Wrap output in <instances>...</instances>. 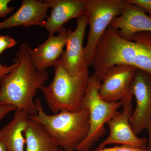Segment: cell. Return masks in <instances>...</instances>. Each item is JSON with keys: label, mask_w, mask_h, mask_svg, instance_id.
<instances>
[{"label": "cell", "mask_w": 151, "mask_h": 151, "mask_svg": "<svg viewBox=\"0 0 151 151\" xmlns=\"http://www.w3.org/2000/svg\"><path fill=\"white\" fill-rule=\"evenodd\" d=\"M8 66L6 65H2L1 63H0V70L4 69V68H5L7 67Z\"/></svg>", "instance_id": "cb8c5ba5"}, {"label": "cell", "mask_w": 151, "mask_h": 151, "mask_svg": "<svg viewBox=\"0 0 151 151\" xmlns=\"http://www.w3.org/2000/svg\"><path fill=\"white\" fill-rule=\"evenodd\" d=\"M11 0H0V18L5 17L14 10L13 6H9Z\"/></svg>", "instance_id": "d6986e66"}, {"label": "cell", "mask_w": 151, "mask_h": 151, "mask_svg": "<svg viewBox=\"0 0 151 151\" xmlns=\"http://www.w3.org/2000/svg\"><path fill=\"white\" fill-rule=\"evenodd\" d=\"M122 112L116 111L106 123L110 133L96 150H100L111 144L130 146L147 150L148 139L138 137L130 126V119L133 112L132 100L123 102Z\"/></svg>", "instance_id": "52a82bcc"}, {"label": "cell", "mask_w": 151, "mask_h": 151, "mask_svg": "<svg viewBox=\"0 0 151 151\" xmlns=\"http://www.w3.org/2000/svg\"><path fill=\"white\" fill-rule=\"evenodd\" d=\"M147 130L148 132L149 135L147 151H151V117Z\"/></svg>", "instance_id": "7402d4cb"}, {"label": "cell", "mask_w": 151, "mask_h": 151, "mask_svg": "<svg viewBox=\"0 0 151 151\" xmlns=\"http://www.w3.org/2000/svg\"><path fill=\"white\" fill-rule=\"evenodd\" d=\"M16 110V108L12 105H0V122L11 112Z\"/></svg>", "instance_id": "ffe728a7"}, {"label": "cell", "mask_w": 151, "mask_h": 151, "mask_svg": "<svg viewBox=\"0 0 151 151\" xmlns=\"http://www.w3.org/2000/svg\"><path fill=\"white\" fill-rule=\"evenodd\" d=\"M0 151H8L4 143L0 138Z\"/></svg>", "instance_id": "603a6c76"}, {"label": "cell", "mask_w": 151, "mask_h": 151, "mask_svg": "<svg viewBox=\"0 0 151 151\" xmlns=\"http://www.w3.org/2000/svg\"><path fill=\"white\" fill-rule=\"evenodd\" d=\"M17 42L10 36L0 35V55L7 49L14 46Z\"/></svg>", "instance_id": "2e32d148"}, {"label": "cell", "mask_w": 151, "mask_h": 151, "mask_svg": "<svg viewBox=\"0 0 151 151\" xmlns=\"http://www.w3.org/2000/svg\"><path fill=\"white\" fill-rule=\"evenodd\" d=\"M49 6L44 1L23 0L16 12L0 22V30L22 26L25 28L35 25L43 27L47 16Z\"/></svg>", "instance_id": "7c38bea8"}, {"label": "cell", "mask_w": 151, "mask_h": 151, "mask_svg": "<svg viewBox=\"0 0 151 151\" xmlns=\"http://www.w3.org/2000/svg\"><path fill=\"white\" fill-rule=\"evenodd\" d=\"M100 83L94 73L89 77L81 108H86L89 111L90 129L85 139L78 146L77 151L89 150L94 143L105 134V124L123 105L121 102L110 103L102 99L99 93Z\"/></svg>", "instance_id": "277c9868"}, {"label": "cell", "mask_w": 151, "mask_h": 151, "mask_svg": "<svg viewBox=\"0 0 151 151\" xmlns=\"http://www.w3.org/2000/svg\"><path fill=\"white\" fill-rule=\"evenodd\" d=\"M31 47L23 43L16 56L17 65L0 77V105H12L29 116L37 113L34 97L48 78L47 70H37L30 56Z\"/></svg>", "instance_id": "6da1fadb"}, {"label": "cell", "mask_w": 151, "mask_h": 151, "mask_svg": "<svg viewBox=\"0 0 151 151\" xmlns=\"http://www.w3.org/2000/svg\"><path fill=\"white\" fill-rule=\"evenodd\" d=\"M67 29L63 27L58 35H49L48 38L36 48L29 50L30 56L37 70H47L48 68L54 66L61 58L65 46Z\"/></svg>", "instance_id": "4fadbf2b"}, {"label": "cell", "mask_w": 151, "mask_h": 151, "mask_svg": "<svg viewBox=\"0 0 151 151\" xmlns=\"http://www.w3.org/2000/svg\"><path fill=\"white\" fill-rule=\"evenodd\" d=\"M135 70L134 67L124 64H117L108 68L99 87L101 98L110 103H123L132 100V85Z\"/></svg>", "instance_id": "8992f818"}, {"label": "cell", "mask_w": 151, "mask_h": 151, "mask_svg": "<svg viewBox=\"0 0 151 151\" xmlns=\"http://www.w3.org/2000/svg\"><path fill=\"white\" fill-rule=\"evenodd\" d=\"M62 148H61V150H60V151H62Z\"/></svg>", "instance_id": "d4e9b609"}, {"label": "cell", "mask_w": 151, "mask_h": 151, "mask_svg": "<svg viewBox=\"0 0 151 151\" xmlns=\"http://www.w3.org/2000/svg\"><path fill=\"white\" fill-rule=\"evenodd\" d=\"M24 136L25 151H60L61 150L45 127L32 119H29Z\"/></svg>", "instance_id": "9a60e30c"}, {"label": "cell", "mask_w": 151, "mask_h": 151, "mask_svg": "<svg viewBox=\"0 0 151 151\" xmlns=\"http://www.w3.org/2000/svg\"><path fill=\"white\" fill-rule=\"evenodd\" d=\"M87 24L85 15L77 19L76 28L74 31L70 28L67 29L66 48L60 60L64 68L72 74L77 73L86 65L84 61L83 42Z\"/></svg>", "instance_id": "30bf717a"}, {"label": "cell", "mask_w": 151, "mask_h": 151, "mask_svg": "<svg viewBox=\"0 0 151 151\" xmlns=\"http://www.w3.org/2000/svg\"><path fill=\"white\" fill-rule=\"evenodd\" d=\"M109 27L123 38L132 41L138 33L151 32V18L143 9L124 1L122 14L113 19Z\"/></svg>", "instance_id": "9c48e42d"}, {"label": "cell", "mask_w": 151, "mask_h": 151, "mask_svg": "<svg viewBox=\"0 0 151 151\" xmlns=\"http://www.w3.org/2000/svg\"><path fill=\"white\" fill-rule=\"evenodd\" d=\"M124 5L123 0H86L85 15L89 29L84 58L88 67L92 65L101 38L113 19L122 14Z\"/></svg>", "instance_id": "5b68a950"}, {"label": "cell", "mask_w": 151, "mask_h": 151, "mask_svg": "<svg viewBox=\"0 0 151 151\" xmlns=\"http://www.w3.org/2000/svg\"><path fill=\"white\" fill-rule=\"evenodd\" d=\"M29 116L24 111L17 110L12 120L0 129V138L8 151H25L24 132Z\"/></svg>", "instance_id": "5bb4252c"}, {"label": "cell", "mask_w": 151, "mask_h": 151, "mask_svg": "<svg viewBox=\"0 0 151 151\" xmlns=\"http://www.w3.org/2000/svg\"><path fill=\"white\" fill-rule=\"evenodd\" d=\"M53 66L52 81L40 89L48 108L54 114L62 111H80L90 77L88 66L85 65L73 74L64 68L60 59Z\"/></svg>", "instance_id": "7a4b0ae2"}, {"label": "cell", "mask_w": 151, "mask_h": 151, "mask_svg": "<svg viewBox=\"0 0 151 151\" xmlns=\"http://www.w3.org/2000/svg\"><path fill=\"white\" fill-rule=\"evenodd\" d=\"M51 8L50 15L43 27L49 35H54L63 25L73 19H77L86 14V0H45Z\"/></svg>", "instance_id": "8fae6325"}, {"label": "cell", "mask_w": 151, "mask_h": 151, "mask_svg": "<svg viewBox=\"0 0 151 151\" xmlns=\"http://www.w3.org/2000/svg\"><path fill=\"white\" fill-rule=\"evenodd\" d=\"M35 103L37 113L29 116L45 127L60 147L65 151H74L85 139L90 129L89 111L81 108L76 112L62 111L52 115L47 114L40 99Z\"/></svg>", "instance_id": "3957f363"}, {"label": "cell", "mask_w": 151, "mask_h": 151, "mask_svg": "<svg viewBox=\"0 0 151 151\" xmlns=\"http://www.w3.org/2000/svg\"><path fill=\"white\" fill-rule=\"evenodd\" d=\"M136 108L130 119V124L135 134L147 129L151 117V76L136 69L132 85Z\"/></svg>", "instance_id": "ba28073f"}, {"label": "cell", "mask_w": 151, "mask_h": 151, "mask_svg": "<svg viewBox=\"0 0 151 151\" xmlns=\"http://www.w3.org/2000/svg\"><path fill=\"white\" fill-rule=\"evenodd\" d=\"M17 62L16 61L15 63L12 64V65H10V66H7V67L4 68V69L0 70V77L5 75V74L10 73L17 67Z\"/></svg>", "instance_id": "44dd1931"}, {"label": "cell", "mask_w": 151, "mask_h": 151, "mask_svg": "<svg viewBox=\"0 0 151 151\" xmlns=\"http://www.w3.org/2000/svg\"><path fill=\"white\" fill-rule=\"evenodd\" d=\"M86 151H147V150L133 147L130 146L121 145L116 146L112 147H104L100 150Z\"/></svg>", "instance_id": "ac0fdd59"}, {"label": "cell", "mask_w": 151, "mask_h": 151, "mask_svg": "<svg viewBox=\"0 0 151 151\" xmlns=\"http://www.w3.org/2000/svg\"><path fill=\"white\" fill-rule=\"evenodd\" d=\"M125 2L134 5L147 12L151 18V0H125Z\"/></svg>", "instance_id": "e0dca14e"}]
</instances>
